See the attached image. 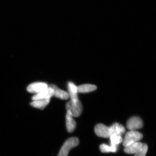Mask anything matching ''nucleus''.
I'll return each instance as SVG.
<instances>
[{"instance_id":"nucleus-1","label":"nucleus","mask_w":156,"mask_h":156,"mask_svg":"<svg viewBox=\"0 0 156 156\" xmlns=\"http://www.w3.org/2000/svg\"><path fill=\"white\" fill-rule=\"evenodd\" d=\"M66 108L67 112L73 117L80 116L83 110L82 104L79 99L69 101L66 103Z\"/></svg>"},{"instance_id":"nucleus-2","label":"nucleus","mask_w":156,"mask_h":156,"mask_svg":"<svg viewBox=\"0 0 156 156\" xmlns=\"http://www.w3.org/2000/svg\"><path fill=\"white\" fill-rule=\"evenodd\" d=\"M79 140L76 137H71L64 143L57 156H68L69 151L79 145Z\"/></svg>"},{"instance_id":"nucleus-3","label":"nucleus","mask_w":156,"mask_h":156,"mask_svg":"<svg viewBox=\"0 0 156 156\" xmlns=\"http://www.w3.org/2000/svg\"><path fill=\"white\" fill-rule=\"evenodd\" d=\"M143 138L142 134L136 131H130L126 133L123 140V145L125 147L134 143L139 142Z\"/></svg>"},{"instance_id":"nucleus-4","label":"nucleus","mask_w":156,"mask_h":156,"mask_svg":"<svg viewBox=\"0 0 156 156\" xmlns=\"http://www.w3.org/2000/svg\"><path fill=\"white\" fill-rule=\"evenodd\" d=\"M95 134L99 137L108 138L111 135L110 127H107L102 124H98L95 127Z\"/></svg>"},{"instance_id":"nucleus-5","label":"nucleus","mask_w":156,"mask_h":156,"mask_svg":"<svg viewBox=\"0 0 156 156\" xmlns=\"http://www.w3.org/2000/svg\"><path fill=\"white\" fill-rule=\"evenodd\" d=\"M143 122L139 117H131L128 120L127 123V128L130 131H135L137 129L142 128Z\"/></svg>"},{"instance_id":"nucleus-6","label":"nucleus","mask_w":156,"mask_h":156,"mask_svg":"<svg viewBox=\"0 0 156 156\" xmlns=\"http://www.w3.org/2000/svg\"><path fill=\"white\" fill-rule=\"evenodd\" d=\"M49 86L46 83L37 82L29 85L27 88V91L30 93L37 94L44 91Z\"/></svg>"},{"instance_id":"nucleus-7","label":"nucleus","mask_w":156,"mask_h":156,"mask_svg":"<svg viewBox=\"0 0 156 156\" xmlns=\"http://www.w3.org/2000/svg\"><path fill=\"white\" fill-rule=\"evenodd\" d=\"M53 96V90L51 87H50L45 89L41 92L35 94L33 96L32 100L33 101L39 100V99H48L50 98Z\"/></svg>"},{"instance_id":"nucleus-8","label":"nucleus","mask_w":156,"mask_h":156,"mask_svg":"<svg viewBox=\"0 0 156 156\" xmlns=\"http://www.w3.org/2000/svg\"><path fill=\"white\" fill-rule=\"evenodd\" d=\"M49 87H51L53 89V96L55 97L58 98L60 99H63V100H66L69 98L68 92L59 89L56 85L51 84Z\"/></svg>"},{"instance_id":"nucleus-9","label":"nucleus","mask_w":156,"mask_h":156,"mask_svg":"<svg viewBox=\"0 0 156 156\" xmlns=\"http://www.w3.org/2000/svg\"><path fill=\"white\" fill-rule=\"evenodd\" d=\"M68 88L69 96L71 100H76L79 99L78 96V88L75 84L72 82H69L68 83Z\"/></svg>"},{"instance_id":"nucleus-10","label":"nucleus","mask_w":156,"mask_h":156,"mask_svg":"<svg viewBox=\"0 0 156 156\" xmlns=\"http://www.w3.org/2000/svg\"><path fill=\"white\" fill-rule=\"evenodd\" d=\"M110 128L111 135L114 134V135L122 136V134H124L126 131L125 128L122 125L118 123H115L113 124L110 127Z\"/></svg>"},{"instance_id":"nucleus-11","label":"nucleus","mask_w":156,"mask_h":156,"mask_svg":"<svg viewBox=\"0 0 156 156\" xmlns=\"http://www.w3.org/2000/svg\"><path fill=\"white\" fill-rule=\"evenodd\" d=\"M66 127L68 132L71 133L75 129L76 126V121L74 119L73 117L67 112L66 113Z\"/></svg>"},{"instance_id":"nucleus-12","label":"nucleus","mask_w":156,"mask_h":156,"mask_svg":"<svg viewBox=\"0 0 156 156\" xmlns=\"http://www.w3.org/2000/svg\"><path fill=\"white\" fill-rule=\"evenodd\" d=\"M143 144L142 143L137 142L132 144L126 147L124 149L125 153L128 154H135L139 151L140 149L142 147Z\"/></svg>"},{"instance_id":"nucleus-13","label":"nucleus","mask_w":156,"mask_h":156,"mask_svg":"<svg viewBox=\"0 0 156 156\" xmlns=\"http://www.w3.org/2000/svg\"><path fill=\"white\" fill-rule=\"evenodd\" d=\"M50 99V98H48L33 101L30 103V105L35 108L44 109L49 104Z\"/></svg>"},{"instance_id":"nucleus-14","label":"nucleus","mask_w":156,"mask_h":156,"mask_svg":"<svg viewBox=\"0 0 156 156\" xmlns=\"http://www.w3.org/2000/svg\"><path fill=\"white\" fill-rule=\"evenodd\" d=\"M78 93H88L93 92L97 89V87L92 84H86L77 87Z\"/></svg>"},{"instance_id":"nucleus-15","label":"nucleus","mask_w":156,"mask_h":156,"mask_svg":"<svg viewBox=\"0 0 156 156\" xmlns=\"http://www.w3.org/2000/svg\"><path fill=\"white\" fill-rule=\"evenodd\" d=\"M117 146H109L105 144H101L99 147L100 150L102 153L116 152L117 151Z\"/></svg>"},{"instance_id":"nucleus-16","label":"nucleus","mask_w":156,"mask_h":156,"mask_svg":"<svg viewBox=\"0 0 156 156\" xmlns=\"http://www.w3.org/2000/svg\"><path fill=\"white\" fill-rule=\"evenodd\" d=\"M109 138L110 140L111 146H118L123 141L122 136L113 134L110 136Z\"/></svg>"},{"instance_id":"nucleus-17","label":"nucleus","mask_w":156,"mask_h":156,"mask_svg":"<svg viewBox=\"0 0 156 156\" xmlns=\"http://www.w3.org/2000/svg\"><path fill=\"white\" fill-rule=\"evenodd\" d=\"M147 150V145L145 144H143L142 147L136 152L134 156H146Z\"/></svg>"}]
</instances>
